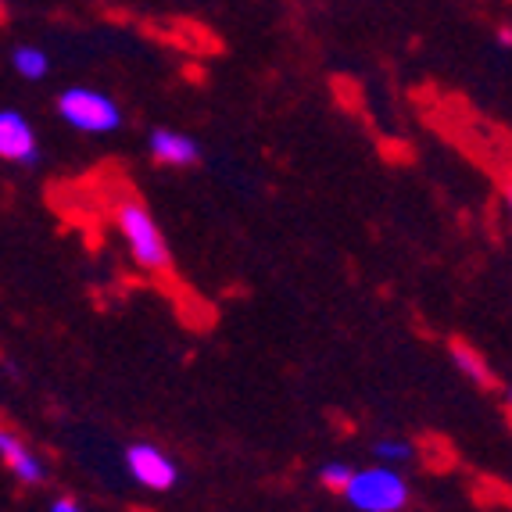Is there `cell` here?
I'll use <instances>...</instances> for the list:
<instances>
[{"mask_svg":"<svg viewBox=\"0 0 512 512\" xmlns=\"http://www.w3.org/2000/svg\"><path fill=\"white\" fill-rule=\"evenodd\" d=\"M115 222H119L122 237L129 244V255L137 258L140 269H151V273H165L172 265V251H169V240L165 233L158 230V222L154 215L147 212L140 201H122L119 212H115Z\"/></svg>","mask_w":512,"mask_h":512,"instance_id":"cell-1","label":"cell"},{"mask_svg":"<svg viewBox=\"0 0 512 512\" xmlns=\"http://www.w3.org/2000/svg\"><path fill=\"white\" fill-rule=\"evenodd\" d=\"M344 498L359 512H402L409 505V484L391 466H369V470H355Z\"/></svg>","mask_w":512,"mask_h":512,"instance_id":"cell-2","label":"cell"},{"mask_svg":"<svg viewBox=\"0 0 512 512\" xmlns=\"http://www.w3.org/2000/svg\"><path fill=\"white\" fill-rule=\"evenodd\" d=\"M54 108L79 133H115L122 126L119 104L101 90H90V86H69L65 94H58Z\"/></svg>","mask_w":512,"mask_h":512,"instance_id":"cell-3","label":"cell"},{"mask_svg":"<svg viewBox=\"0 0 512 512\" xmlns=\"http://www.w3.org/2000/svg\"><path fill=\"white\" fill-rule=\"evenodd\" d=\"M126 470L137 484L151 487V491H172L180 484V466L169 452H162L158 444H129L126 448Z\"/></svg>","mask_w":512,"mask_h":512,"instance_id":"cell-4","label":"cell"},{"mask_svg":"<svg viewBox=\"0 0 512 512\" xmlns=\"http://www.w3.org/2000/svg\"><path fill=\"white\" fill-rule=\"evenodd\" d=\"M0 158L15 165H26L36 169L40 165V144H36V133L15 108L0 111Z\"/></svg>","mask_w":512,"mask_h":512,"instance_id":"cell-5","label":"cell"},{"mask_svg":"<svg viewBox=\"0 0 512 512\" xmlns=\"http://www.w3.org/2000/svg\"><path fill=\"white\" fill-rule=\"evenodd\" d=\"M147 151L154 162L169 165V169H190L201 162V144L187 133H176V129H151Z\"/></svg>","mask_w":512,"mask_h":512,"instance_id":"cell-6","label":"cell"},{"mask_svg":"<svg viewBox=\"0 0 512 512\" xmlns=\"http://www.w3.org/2000/svg\"><path fill=\"white\" fill-rule=\"evenodd\" d=\"M0 459L11 470V477L26 487H40L47 480V466H43L40 455H33L22 444V437H15L11 430H0Z\"/></svg>","mask_w":512,"mask_h":512,"instance_id":"cell-7","label":"cell"},{"mask_svg":"<svg viewBox=\"0 0 512 512\" xmlns=\"http://www.w3.org/2000/svg\"><path fill=\"white\" fill-rule=\"evenodd\" d=\"M448 355H452L455 369H459V373L466 376L470 384H477V387H487V384H491V366H487V359L480 355L477 348H470L466 341H452Z\"/></svg>","mask_w":512,"mask_h":512,"instance_id":"cell-8","label":"cell"},{"mask_svg":"<svg viewBox=\"0 0 512 512\" xmlns=\"http://www.w3.org/2000/svg\"><path fill=\"white\" fill-rule=\"evenodd\" d=\"M11 65H15L18 76L29 79V83H40V79H47V72H51V58H47L40 47H18V51L11 54Z\"/></svg>","mask_w":512,"mask_h":512,"instance_id":"cell-9","label":"cell"},{"mask_svg":"<svg viewBox=\"0 0 512 512\" xmlns=\"http://www.w3.org/2000/svg\"><path fill=\"white\" fill-rule=\"evenodd\" d=\"M373 455L384 462H409L416 459V444L405 437H380V441H373Z\"/></svg>","mask_w":512,"mask_h":512,"instance_id":"cell-10","label":"cell"},{"mask_svg":"<svg viewBox=\"0 0 512 512\" xmlns=\"http://www.w3.org/2000/svg\"><path fill=\"white\" fill-rule=\"evenodd\" d=\"M351 477H355V470H351L348 462H326V466H319V484L326 487V491H348V484H351Z\"/></svg>","mask_w":512,"mask_h":512,"instance_id":"cell-11","label":"cell"},{"mask_svg":"<svg viewBox=\"0 0 512 512\" xmlns=\"http://www.w3.org/2000/svg\"><path fill=\"white\" fill-rule=\"evenodd\" d=\"M51 512H83V505L72 502V498H58V502L51 505Z\"/></svg>","mask_w":512,"mask_h":512,"instance_id":"cell-12","label":"cell"},{"mask_svg":"<svg viewBox=\"0 0 512 512\" xmlns=\"http://www.w3.org/2000/svg\"><path fill=\"white\" fill-rule=\"evenodd\" d=\"M498 47H512V26L498 29Z\"/></svg>","mask_w":512,"mask_h":512,"instance_id":"cell-13","label":"cell"},{"mask_svg":"<svg viewBox=\"0 0 512 512\" xmlns=\"http://www.w3.org/2000/svg\"><path fill=\"white\" fill-rule=\"evenodd\" d=\"M505 205H509V212H512V180L505 183Z\"/></svg>","mask_w":512,"mask_h":512,"instance_id":"cell-14","label":"cell"},{"mask_svg":"<svg viewBox=\"0 0 512 512\" xmlns=\"http://www.w3.org/2000/svg\"><path fill=\"white\" fill-rule=\"evenodd\" d=\"M505 405H509V412H512V387H509V394H505Z\"/></svg>","mask_w":512,"mask_h":512,"instance_id":"cell-15","label":"cell"}]
</instances>
